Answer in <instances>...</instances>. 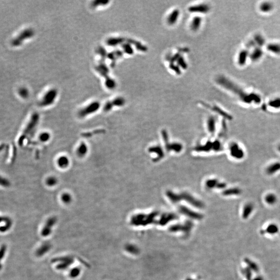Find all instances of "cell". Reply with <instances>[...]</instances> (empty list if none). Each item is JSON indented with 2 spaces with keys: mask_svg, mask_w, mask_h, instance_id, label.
<instances>
[{
  "mask_svg": "<svg viewBox=\"0 0 280 280\" xmlns=\"http://www.w3.org/2000/svg\"><path fill=\"white\" fill-rule=\"evenodd\" d=\"M39 116L37 113H34L32 115L29 122L27 123V125L25 128V129L18 141L20 145H22L25 139H26L28 135L31 134L32 132L34 130H35V128L37 126L39 121Z\"/></svg>",
  "mask_w": 280,
  "mask_h": 280,
  "instance_id": "1",
  "label": "cell"
},
{
  "mask_svg": "<svg viewBox=\"0 0 280 280\" xmlns=\"http://www.w3.org/2000/svg\"><path fill=\"white\" fill-rule=\"evenodd\" d=\"M34 35V31L32 29H27L17 36L12 41V45L14 47H18L22 45L25 41L29 39Z\"/></svg>",
  "mask_w": 280,
  "mask_h": 280,
  "instance_id": "2",
  "label": "cell"
},
{
  "mask_svg": "<svg viewBox=\"0 0 280 280\" xmlns=\"http://www.w3.org/2000/svg\"><path fill=\"white\" fill-rule=\"evenodd\" d=\"M58 91L56 89H51L48 91L42 99L39 102V105L42 107H45L51 105L55 102V99L57 97Z\"/></svg>",
  "mask_w": 280,
  "mask_h": 280,
  "instance_id": "3",
  "label": "cell"
},
{
  "mask_svg": "<svg viewBox=\"0 0 280 280\" xmlns=\"http://www.w3.org/2000/svg\"><path fill=\"white\" fill-rule=\"evenodd\" d=\"M100 106V103L98 101L92 102L89 105L80 110L79 113V115L80 117H84L87 115L92 114L97 111Z\"/></svg>",
  "mask_w": 280,
  "mask_h": 280,
  "instance_id": "4",
  "label": "cell"
},
{
  "mask_svg": "<svg viewBox=\"0 0 280 280\" xmlns=\"http://www.w3.org/2000/svg\"><path fill=\"white\" fill-rule=\"evenodd\" d=\"M125 104V100L122 97L116 98L111 102H108L104 106V110L105 112L109 111L114 106H122Z\"/></svg>",
  "mask_w": 280,
  "mask_h": 280,
  "instance_id": "5",
  "label": "cell"
},
{
  "mask_svg": "<svg viewBox=\"0 0 280 280\" xmlns=\"http://www.w3.org/2000/svg\"><path fill=\"white\" fill-rule=\"evenodd\" d=\"M230 153L232 156L235 158L242 159L244 156L243 150L239 147V145L235 143H233L231 145Z\"/></svg>",
  "mask_w": 280,
  "mask_h": 280,
  "instance_id": "6",
  "label": "cell"
},
{
  "mask_svg": "<svg viewBox=\"0 0 280 280\" xmlns=\"http://www.w3.org/2000/svg\"><path fill=\"white\" fill-rule=\"evenodd\" d=\"M96 69L97 71H98L100 74L101 75L105 77L106 79L105 81L109 80V79H111V77H108V76L109 71H108V67H106L105 64L104 63V61H103L102 62H100L99 65L96 66Z\"/></svg>",
  "mask_w": 280,
  "mask_h": 280,
  "instance_id": "7",
  "label": "cell"
},
{
  "mask_svg": "<svg viewBox=\"0 0 280 280\" xmlns=\"http://www.w3.org/2000/svg\"><path fill=\"white\" fill-rule=\"evenodd\" d=\"M2 222H4L5 224V225L0 227V232H5L6 231H8V230H10V228L12 226L13 222H12V219L7 216H0V223Z\"/></svg>",
  "mask_w": 280,
  "mask_h": 280,
  "instance_id": "8",
  "label": "cell"
},
{
  "mask_svg": "<svg viewBox=\"0 0 280 280\" xmlns=\"http://www.w3.org/2000/svg\"><path fill=\"white\" fill-rule=\"evenodd\" d=\"M210 10L209 6L205 4L196 5L194 6H190L189 8V10L192 12H199L200 13H206L209 12Z\"/></svg>",
  "mask_w": 280,
  "mask_h": 280,
  "instance_id": "9",
  "label": "cell"
},
{
  "mask_svg": "<svg viewBox=\"0 0 280 280\" xmlns=\"http://www.w3.org/2000/svg\"><path fill=\"white\" fill-rule=\"evenodd\" d=\"M180 210L181 213H182L183 214H184V215L187 216L189 218H192L194 219H200L201 218V215L200 214L195 213L192 210L186 208V207L181 206Z\"/></svg>",
  "mask_w": 280,
  "mask_h": 280,
  "instance_id": "10",
  "label": "cell"
},
{
  "mask_svg": "<svg viewBox=\"0 0 280 280\" xmlns=\"http://www.w3.org/2000/svg\"><path fill=\"white\" fill-rule=\"evenodd\" d=\"M280 171V163H273L266 169V173L269 175H273Z\"/></svg>",
  "mask_w": 280,
  "mask_h": 280,
  "instance_id": "11",
  "label": "cell"
},
{
  "mask_svg": "<svg viewBox=\"0 0 280 280\" xmlns=\"http://www.w3.org/2000/svg\"><path fill=\"white\" fill-rule=\"evenodd\" d=\"M180 15L179 10H175L169 14L168 17L167 18V22L168 24L171 25L175 24L177 20L178 19V16Z\"/></svg>",
  "mask_w": 280,
  "mask_h": 280,
  "instance_id": "12",
  "label": "cell"
},
{
  "mask_svg": "<svg viewBox=\"0 0 280 280\" xmlns=\"http://www.w3.org/2000/svg\"><path fill=\"white\" fill-rule=\"evenodd\" d=\"M183 197H184L185 199H186V201L189 202V204H192V206H195L196 207H198V208H201V207H202V204L201 202H200V201H199L198 200H196V199L192 197V196H190V195L187 194H184L183 195Z\"/></svg>",
  "mask_w": 280,
  "mask_h": 280,
  "instance_id": "13",
  "label": "cell"
},
{
  "mask_svg": "<svg viewBox=\"0 0 280 280\" xmlns=\"http://www.w3.org/2000/svg\"><path fill=\"white\" fill-rule=\"evenodd\" d=\"M124 41L125 39L122 37H112L107 39L106 43L110 46H116L122 43Z\"/></svg>",
  "mask_w": 280,
  "mask_h": 280,
  "instance_id": "14",
  "label": "cell"
},
{
  "mask_svg": "<svg viewBox=\"0 0 280 280\" xmlns=\"http://www.w3.org/2000/svg\"><path fill=\"white\" fill-rule=\"evenodd\" d=\"M57 165L61 168H66L68 166L70 163L69 159L65 156H62L59 157L57 161Z\"/></svg>",
  "mask_w": 280,
  "mask_h": 280,
  "instance_id": "15",
  "label": "cell"
},
{
  "mask_svg": "<svg viewBox=\"0 0 280 280\" xmlns=\"http://www.w3.org/2000/svg\"><path fill=\"white\" fill-rule=\"evenodd\" d=\"M254 209V206L252 204H247L243 208L242 217L244 219H247L251 215Z\"/></svg>",
  "mask_w": 280,
  "mask_h": 280,
  "instance_id": "16",
  "label": "cell"
},
{
  "mask_svg": "<svg viewBox=\"0 0 280 280\" xmlns=\"http://www.w3.org/2000/svg\"><path fill=\"white\" fill-rule=\"evenodd\" d=\"M201 23V19L199 17H196L192 20V22L190 24V27L192 30L196 31L199 29Z\"/></svg>",
  "mask_w": 280,
  "mask_h": 280,
  "instance_id": "17",
  "label": "cell"
},
{
  "mask_svg": "<svg viewBox=\"0 0 280 280\" xmlns=\"http://www.w3.org/2000/svg\"><path fill=\"white\" fill-rule=\"evenodd\" d=\"M277 200V197L276 196L275 194L272 193L267 194L265 197V201L266 202L267 204L270 206L274 205V204H276Z\"/></svg>",
  "mask_w": 280,
  "mask_h": 280,
  "instance_id": "18",
  "label": "cell"
},
{
  "mask_svg": "<svg viewBox=\"0 0 280 280\" xmlns=\"http://www.w3.org/2000/svg\"><path fill=\"white\" fill-rule=\"evenodd\" d=\"M128 42H129L130 44H133L134 45L135 47H136V48L138 49L140 51H147V47H146L144 45H143V44H142L141 43H140L139 42L137 41L132 39H129L128 40Z\"/></svg>",
  "mask_w": 280,
  "mask_h": 280,
  "instance_id": "19",
  "label": "cell"
},
{
  "mask_svg": "<svg viewBox=\"0 0 280 280\" xmlns=\"http://www.w3.org/2000/svg\"><path fill=\"white\" fill-rule=\"evenodd\" d=\"M123 53L122 51H113V52L108 53L107 57L108 59H110L113 61V63H114L116 60H117L119 58H121L123 56Z\"/></svg>",
  "mask_w": 280,
  "mask_h": 280,
  "instance_id": "20",
  "label": "cell"
},
{
  "mask_svg": "<svg viewBox=\"0 0 280 280\" xmlns=\"http://www.w3.org/2000/svg\"><path fill=\"white\" fill-rule=\"evenodd\" d=\"M88 151V148L85 143L80 144L77 149V154L79 157H84Z\"/></svg>",
  "mask_w": 280,
  "mask_h": 280,
  "instance_id": "21",
  "label": "cell"
},
{
  "mask_svg": "<svg viewBox=\"0 0 280 280\" xmlns=\"http://www.w3.org/2000/svg\"><path fill=\"white\" fill-rule=\"evenodd\" d=\"M49 249V244H48L47 243H45L40 247L39 249H38L37 251H36V255L38 257L42 256L48 251Z\"/></svg>",
  "mask_w": 280,
  "mask_h": 280,
  "instance_id": "22",
  "label": "cell"
},
{
  "mask_svg": "<svg viewBox=\"0 0 280 280\" xmlns=\"http://www.w3.org/2000/svg\"><path fill=\"white\" fill-rule=\"evenodd\" d=\"M45 183L47 186L49 187H53L57 185L58 183V180L55 176H49L46 178Z\"/></svg>",
  "mask_w": 280,
  "mask_h": 280,
  "instance_id": "23",
  "label": "cell"
},
{
  "mask_svg": "<svg viewBox=\"0 0 280 280\" xmlns=\"http://www.w3.org/2000/svg\"><path fill=\"white\" fill-rule=\"evenodd\" d=\"M175 215L173 214H166L163 216V219L161 220V225H165L168 223L169 221L175 219Z\"/></svg>",
  "mask_w": 280,
  "mask_h": 280,
  "instance_id": "24",
  "label": "cell"
},
{
  "mask_svg": "<svg viewBox=\"0 0 280 280\" xmlns=\"http://www.w3.org/2000/svg\"><path fill=\"white\" fill-rule=\"evenodd\" d=\"M39 139L41 142H47L51 139V134L47 132H43L39 134Z\"/></svg>",
  "mask_w": 280,
  "mask_h": 280,
  "instance_id": "25",
  "label": "cell"
},
{
  "mask_svg": "<svg viewBox=\"0 0 280 280\" xmlns=\"http://www.w3.org/2000/svg\"><path fill=\"white\" fill-rule=\"evenodd\" d=\"M247 57V51H242L240 53L238 59V62L240 65H243L245 63Z\"/></svg>",
  "mask_w": 280,
  "mask_h": 280,
  "instance_id": "26",
  "label": "cell"
},
{
  "mask_svg": "<svg viewBox=\"0 0 280 280\" xmlns=\"http://www.w3.org/2000/svg\"><path fill=\"white\" fill-rule=\"evenodd\" d=\"M261 56H262V51L261 49L257 48V49H255L254 51H253V53H252L251 59L255 61L259 59Z\"/></svg>",
  "mask_w": 280,
  "mask_h": 280,
  "instance_id": "27",
  "label": "cell"
},
{
  "mask_svg": "<svg viewBox=\"0 0 280 280\" xmlns=\"http://www.w3.org/2000/svg\"><path fill=\"white\" fill-rule=\"evenodd\" d=\"M10 185V182L7 178L0 175V186L3 187H8Z\"/></svg>",
  "mask_w": 280,
  "mask_h": 280,
  "instance_id": "28",
  "label": "cell"
},
{
  "mask_svg": "<svg viewBox=\"0 0 280 280\" xmlns=\"http://www.w3.org/2000/svg\"><path fill=\"white\" fill-rule=\"evenodd\" d=\"M6 249H7V247H6V246L5 245H2L1 247H0V270L2 269V265L1 264V261L2 260V259L4 258V256L5 255V253H6Z\"/></svg>",
  "mask_w": 280,
  "mask_h": 280,
  "instance_id": "29",
  "label": "cell"
},
{
  "mask_svg": "<svg viewBox=\"0 0 280 280\" xmlns=\"http://www.w3.org/2000/svg\"><path fill=\"white\" fill-rule=\"evenodd\" d=\"M122 47L123 48L124 51L128 55H132L133 53V50L131 46L129 43L125 44L122 45Z\"/></svg>",
  "mask_w": 280,
  "mask_h": 280,
  "instance_id": "30",
  "label": "cell"
},
{
  "mask_svg": "<svg viewBox=\"0 0 280 280\" xmlns=\"http://www.w3.org/2000/svg\"><path fill=\"white\" fill-rule=\"evenodd\" d=\"M20 96L24 99H26L29 97V92L26 88H22L19 89L18 91Z\"/></svg>",
  "mask_w": 280,
  "mask_h": 280,
  "instance_id": "31",
  "label": "cell"
},
{
  "mask_svg": "<svg viewBox=\"0 0 280 280\" xmlns=\"http://www.w3.org/2000/svg\"><path fill=\"white\" fill-rule=\"evenodd\" d=\"M97 50H98V53L100 55V56L101 57L102 61H105L106 58L108 56L105 48H104L103 47H99Z\"/></svg>",
  "mask_w": 280,
  "mask_h": 280,
  "instance_id": "32",
  "label": "cell"
},
{
  "mask_svg": "<svg viewBox=\"0 0 280 280\" xmlns=\"http://www.w3.org/2000/svg\"><path fill=\"white\" fill-rule=\"evenodd\" d=\"M268 48L269 51H272L273 53H280V45L271 44V45H269Z\"/></svg>",
  "mask_w": 280,
  "mask_h": 280,
  "instance_id": "33",
  "label": "cell"
},
{
  "mask_svg": "<svg viewBox=\"0 0 280 280\" xmlns=\"http://www.w3.org/2000/svg\"><path fill=\"white\" fill-rule=\"evenodd\" d=\"M215 120L214 118L210 117L208 120V128L210 131L213 132L215 127Z\"/></svg>",
  "mask_w": 280,
  "mask_h": 280,
  "instance_id": "34",
  "label": "cell"
},
{
  "mask_svg": "<svg viewBox=\"0 0 280 280\" xmlns=\"http://www.w3.org/2000/svg\"><path fill=\"white\" fill-rule=\"evenodd\" d=\"M269 104L271 107L276 108H280V99H276L275 100H272L269 102Z\"/></svg>",
  "mask_w": 280,
  "mask_h": 280,
  "instance_id": "35",
  "label": "cell"
},
{
  "mask_svg": "<svg viewBox=\"0 0 280 280\" xmlns=\"http://www.w3.org/2000/svg\"><path fill=\"white\" fill-rule=\"evenodd\" d=\"M61 200H62L64 202H65V203H68V202H70L71 199H72L70 194H69V193H67V192L63 193L61 195Z\"/></svg>",
  "mask_w": 280,
  "mask_h": 280,
  "instance_id": "36",
  "label": "cell"
},
{
  "mask_svg": "<svg viewBox=\"0 0 280 280\" xmlns=\"http://www.w3.org/2000/svg\"><path fill=\"white\" fill-rule=\"evenodd\" d=\"M109 3L108 1H95L92 3V6L94 7H97L98 6H101L106 5Z\"/></svg>",
  "mask_w": 280,
  "mask_h": 280,
  "instance_id": "37",
  "label": "cell"
},
{
  "mask_svg": "<svg viewBox=\"0 0 280 280\" xmlns=\"http://www.w3.org/2000/svg\"><path fill=\"white\" fill-rule=\"evenodd\" d=\"M261 10L263 12H268L272 8V5L269 3H265L264 4H263L261 5Z\"/></svg>",
  "mask_w": 280,
  "mask_h": 280,
  "instance_id": "38",
  "label": "cell"
},
{
  "mask_svg": "<svg viewBox=\"0 0 280 280\" xmlns=\"http://www.w3.org/2000/svg\"><path fill=\"white\" fill-rule=\"evenodd\" d=\"M256 41L260 45H262L264 43L263 38H261L260 36H258V35L256 37Z\"/></svg>",
  "mask_w": 280,
  "mask_h": 280,
  "instance_id": "39",
  "label": "cell"
},
{
  "mask_svg": "<svg viewBox=\"0 0 280 280\" xmlns=\"http://www.w3.org/2000/svg\"><path fill=\"white\" fill-rule=\"evenodd\" d=\"M278 150H279V152H280V145H279Z\"/></svg>",
  "mask_w": 280,
  "mask_h": 280,
  "instance_id": "40",
  "label": "cell"
},
{
  "mask_svg": "<svg viewBox=\"0 0 280 280\" xmlns=\"http://www.w3.org/2000/svg\"><path fill=\"white\" fill-rule=\"evenodd\" d=\"M186 280H193V279H186Z\"/></svg>",
  "mask_w": 280,
  "mask_h": 280,
  "instance_id": "41",
  "label": "cell"
}]
</instances>
